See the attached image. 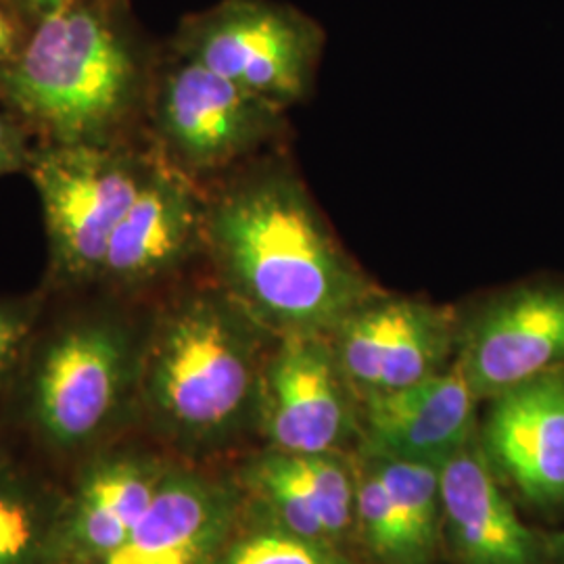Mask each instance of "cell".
Masks as SVG:
<instances>
[{
	"instance_id": "6da1fadb",
	"label": "cell",
	"mask_w": 564,
	"mask_h": 564,
	"mask_svg": "<svg viewBox=\"0 0 564 564\" xmlns=\"http://www.w3.org/2000/svg\"><path fill=\"white\" fill-rule=\"evenodd\" d=\"M203 258L214 281L272 337H328L379 293L300 178L279 163L241 165L205 188Z\"/></svg>"
},
{
	"instance_id": "7a4b0ae2",
	"label": "cell",
	"mask_w": 564,
	"mask_h": 564,
	"mask_svg": "<svg viewBox=\"0 0 564 564\" xmlns=\"http://www.w3.org/2000/svg\"><path fill=\"white\" fill-rule=\"evenodd\" d=\"M155 61L116 0H69L0 65V101L36 142H142Z\"/></svg>"
},
{
	"instance_id": "3957f363",
	"label": "cell",
	"mask_w": 564,
	"mask_h": 564,
	"mask_svg": "<svg viewBox=\"0 0 564 564\" xmlns=\"http://www.w3.org/2000/svg\"><path fill=\"white\" fill-rule=\"evenodd\" d=\"M272 341L214 279L178 289L151 307L139 419L186 454L235 444L256 429Z\"/></svg>"
},
{
	"instance_id": "277c9868",
	"label": "cell",
	"mask_w": 564,
	"mask_h": 564,
	"mask_svg": "<svg viewBox=\"0 0 564 564\" xmlns=\"http://www.w3.org/2000/svg\"><path fill=\"white\" fill-rule=\"evenodd\" d=\"M55 300L59 312L46 310L9 400L46 452L90 456L139 419L151 307L102 289Z\"/></svg>"
},
{
	"instance_id": "5b68a950",
	"label": "cell",
	"mask_w": 564,
	"mask_h": 564,
	"mask_svg": "<svg viewBox=\"0 0 564 564\" xmlns=\"http://www.w3.org/2000/svg\"><path fill=\"white\" fill-rule=\"evenodd\" d=\"M153 160L149 142L36 144L25 176L41 199L46 232L41 289L48 297L97 286L111 237Z\"/></svg>"
},
{
	"instance_id": "8992f818",
	"label": "cell",
	"mask_w": 564,
	"mask_h": 564,
	"mask_svg": "<svg viewBox=\"0 0 564 564\" xmlns=\"http://www.w3.org/2000/svg\"><path fill=\"white\" fill-rule=\"evenodd\" d=\"M284 128V109L170 48L155 61L144 139L162 162L199 182L235 172Z\"/></svg>"
},
{
	"instance_id": "52a82bcc",
	"label": "cell",
	"mask_w": 564,
	"mask_h": 564,
	"mask_svg": "<svg viewBox=\"0 0 564 564\" xmlns=\"http://www.w3.org/2000/svg\"><path fill=\"white\" fill-rule=\"evenodd\" d=\"M172 51L281 109L310 93L323 30L274 0H223L182 21Z\"/></svg>"
},
{
	"instance_id": "ba28073f",
	"label": "cell",
	"mask_w": 564,
	"mask_h": 564,
	"mask_svg": "<svg viewBox=\"0 0 564 564\" xmlns=\"http://www.w3.org/2000/svg\"><path fill=\"white\" fill-rule=\"evenodd\" d=\"M256 429L270 449L293 456L343 452L360 440L358 395L326 335L274 337L263 364Z\"/></svg>"
},
{
	"instance_id": "9c48e42d",
	"label": "cell",
	"mask_w": 564,
	"mask_h": 564,
	"mask_svg": "<svg viewBox=\"0 0 564 564\" xmlns=\"http://www.w3.org/2000/svg\"><path fill=\"white\" fill-rule=\"evenodd\" d=\"M460 323L449 307L375 293L328 335L358 398L402 389L449 366Z\"/></svg>"
},
{
	"instance_id": "30bf717a",
	"label": "cell",
	"mask_w": 564,
	"mask_h": 564,
	"mask_svg": "<svg viewBox=\"0 0 564 564\" xmlns=\"http://www.w3.org/2000/svg\"><path fill=\"white\" fill-rule=\"evenodd\" d=\"M205 256V188L158 155L118 224L95 289L142 300Z\"/></svg>"
},
{
	"instance_id": "8fae6325",
	"label": "cell",
	"mask_w": 564,
	"mask_h": 564,
	"mask_svg": "<svg viewBox=\"0 0 564 564\" xmlns=\"http://www.w3.org/2000/svg\"><path fill=\"white\" fill-rule=\"evenodd\" d=\"M456 364L479 400L564 368V289L527 286L460 324Z\"/></svg>"
},
{
	"instance_id": "7c38bea8",
	"label": "cell",
	"mask_w": 564,
	"mask_h": 564,
	"mask_svg": "<svg viewBox=\"0 0 564 564\" xmlns=\"http://www.w3.org/2000/svg\"><path fill=\"white\" fill-rule=\"evenodd\" d=\"M174 464L132 447L93 452L63 494L51 564H101L128 542Z\"/></svg>"
},
{
	"instance_id": "4fadbf2b",
	"label": "cell",
	"mask_w": 564,
	"mask_h": 564,
	"mask_svg": "<svg viewBox=\"0 0 564 564\" xmlns=\"http://www.w3.org/2000/svg\"><path fill=\"white\" fill-rule=\"evenodd\" d=\"M479 444L500 481L527 505L564 506V368L489 400Z\"/></svg>"
},
{
	"instance_id": "5bb4252c",
	"label": "cell",
	"mask_w": 564,
	"mask_h": 564,
	"mask_svg": "<svg viewBox=\"0 0 564 564\" xmlns=\"http://www.w3.org/2000/svg\"><path fill=\"white\" fill-rule=\"evenodd\" d=\"M479 402L456 360L419 383L358 398V452L442 464L477 437Z\"/></svg>"
},
{
	"instance_id": "9a60e30c",
	"label": "cell",
	"mask_w": 564,
	"mask_h": 564,
	"mask_svg": "<svg viewBox=\"0 0 564 564\" xmlns=\"http://www.w3.org/2000/svg\"><path fill=\"white\" fill-rule=\"evenodd\" d=\"M242 510L239 484L172 466L128 542L101 564H214Z\"/></svg>"
},
{
	"instance_id": "2e32d148",
	"label": "cell",
	"mask_w": 564,
	"mask_h": 564,
	"mask_svg": "<svg viewBox=\"0 0 564 564\" xmlns=\"http://www.w3.org/2000/svg\"><path fill=\"white\" fill-rule=\"evenodd\" d=\"M442 544L456 564H545L542 535L519 519L479 433L442 463Z\"/></svg>"
},
{
	"instance_id": "e0dca14e",
	"label": "cell",
	"mask_w": 564,
	"mask_h": 564,
	"mask_svg": "<svg viewBox=\"0 0 564 564\" xmlns=\"http://www.w3.org/2000/svg\"><path fill=\"white\" fill-rule=\"evenodd\" d=\"M63 494L11 466L0 475V564H51Z\"/></svg>"
},
{
	"instance_id": "ac0fdd59",
	"label": "cell",
	"mask_w": 564,
	"mask_h": 564,
	"mask_svg": "<svg viewBox=\"0 0 564 564\" xmlns=\"http://www.w3.org/2000/svg\"><path fill=\"white\" fill-rule=\"evenodd\" d=\"M362 456L379 473L414 542L433 561L442 545V464Z\"/></svg>"
},
{
	"instance_id": "d6986e66",
	"label": "cell",
	"mask_w": 564,
	"mask_h": 564,
	"mask_svg": "<svg viewBox=\"0 0 564 564\" xmlns=\"http://www.w3.org/2000/svg\"><path fill=\"white\" fill-rule=\"evenodd\" d=\"M356 496V540L372 564H431L421 545L403 523L375 466L358 454Z\"/></svg>"
},
{
	"instance_id": "ffe728a7",
	"label": "cell",
	"mask_w": 564,
	"mask_h": 564,
	"mask_svg": "<svg viewBox=\"0 0 564 564\" xmlns=\"http://www.w3.org/2000/svg\"><path fill=\"white\" fill-rule=\"evenodd\" d=\"M256 514L241 517L214 564H358L339 545L297 535L258 508Z\"/></svg>"
},
{
	"instance_id": "44dd1931",
	"label": "cell",
	"mask_w": 564,
	"mask_h": 564,
	"mask_svg": "<svg viewBox=\"0 0 564 564\" xmlns=\"http://www.w3.org/2000/svg\"><path fill=\"white\" fill-rule=\"evenodd\" d=\"M293 460L314 498L328 540L345 550L351 538L356 540V463L343 452L293 456Z\"/></svg>"
},
{
	"instance_id": "7402d4cb",
	"label": "cell",
	"mask_w": 564,
	"mask_h": 564,
	"mask_svg": "<svg viewBox=\"0 0 564 564\" xmlns=\"http://www.w3.org/2000/svg\"><path fill=\"white\" fill-rule=\"evenodd\" d=\"M51 305L41 286L25 295H0V400H9Z\"/></svg>"
},
{
	"instance_id": "603a6c76",
	"label": "cell",
	"mask_w": 564,
	"mask_h": 564,
	"mask_svg": "<svg viewBox=\"0 0 564 564\" xmlns=\"http://www.w3.org/2000/svg\"><path fill=\"white\" fill-rule=\"evenodd\" d=\"M36 144L23 121L0 101V178L25 174Z\"/></svg>"
},
{
	"instance_id": "cb8c5ba5",
	"label": "cell",
	"mask_w": 564,
	"mask_h": 564,
	"mask_svg": "<svg viewBox=\"0 0 564 564\" xmlns=\"http://www.w3.org/2000/svg\"><path fill=\"white\" fill-rule=\"evenodd\" d=\"M28 30L30 25L4 0H0V65L15 59L25 42Z\"/></svg>"
},
{
	"instance_id": "d4e9b609",
	"label": "cell",
	"mask_w": 564,
	"mask_h": 564,
	"mask_svg": "<svg viewBox=\"0 0 564 564\" xmlns=\"http://www.w3.org/2000/svg\"><path fill=\"white\" fill-rule=\"evenodd\" d=\"M21 20L28 25H32L34 21L41 20L44 15L57 11L63 4H67L69 0H4Z\"/></svg>"
},
{
	"instance_id": "484cf974",
	"label": "cell",
	"mask_w": 564,
	"mask_h": 564,
	"mask_svg": "<svg viewBox=\"0 0 564 564\" xmlns=\"http://www.w3.org/2000/svg\"><path fill=\"white\" fill-rule=\"evenodd\" d=\"M544 542L545 563L564 564V531L542 535Z\"/></svg>"
},
{
	"instance_id": "4316f807",
	"label": "cell",
	"mask_w": 564,
	"mask_h": 564,
	"mask_svg": "<svg viewBox=\"0 0 564 564\" xmlns=\"http://www.w3.org/2000/svg\"><path fill=\"white\" fill-rule=\"evenodd\" d=\"M11 466H15V463L11 460V454H9V449H7L4 444L0 442V475H2V473H7Z\"/></svg>"
}]
</instances>
